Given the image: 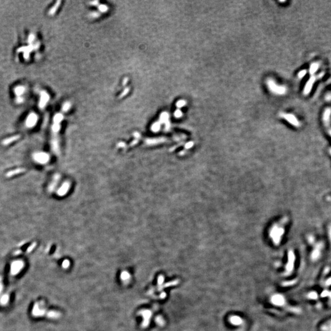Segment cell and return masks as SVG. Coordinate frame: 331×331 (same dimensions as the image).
I'll return each mask as SVG.
<instances>
[{
  "instance_id": "6da1fadb",
  "label": "cell",
  "mask_w": 331,
  "mask_h": 331,
  "mask_svg": "<svg viewBox=\"0 0 331 331\" xmlns=\"http://www.w3.org/2000/svg\"><path fill=\"white\" fill-rule=\"evenodd\" d=\"M325 75V72L322 71L313 76H310L309 80L307 81L303 90V94L305 96H308L312 91L313 87L315 83L319 80L322 79Z\"/></svg>"
},
{
  "instance_id": "7a4b0ae2",
  "label": "cell",
  "mask_w": 331,
  "mask_h": 331,
  "mask_svg": "<svg viewBox=\"0 0 331 331\" xmlns=\"http://www.w3.org/2000/svg\"><path fill=\"white\" fill-rule=\"evenodd\" d=\"M267 84L269 90L275 94L283 95L287 93V89L285 87L277 85L276 83L272 79L267 80Z\"/></svg>"
},
{
  "instance_id": "3957f363",
  "label": "cell",
  "mask_w": 331,
  "mask_h": 331,
  "mask_svg": "<svg viewBox=\"0 0 331 331\" xmlns=\"http://www.w3.org/2000/svg\"><path fill=\"white\" fill-rule=\"evenodd\" d=\"M322 122L326 129L331 127V108H326L323 110L321 115Z\"/></svg>"
},
{
  "instance_id": "277c9868",
  "label": "cell",
  "mask_w": 331,
  "mask_h": 331,
  "mask_svg": "<svg viewBox=\"0 0 331 331\" xmlns=\"http://www.w3.org/2000/svg\"><path fill=\"white\" fill-rule=\"evenodd\" d=\"M323 246L324 245L322 242L317 243L316 244H315L314 249L311 254V258L312 261H317L318 259L321 258Z\"/></svg>"
},
{
  "instance_id": "5b68a950",
  "label": "cell",
  "mask_w": 331,
  "mask_h": 331,
  "mask_svg": "<svg viewBox=\"0 0 331 331\" xmlns=\"http://www.w3.org/2000/svg\"><path fill=\"white\" fill-rule=\"evenodd\" d=\"M38 120V117L37 114L35 112H31L27 116L25 121V125L28 128H33L36 125Z\"/></svg>"
},
{
  "instance_id": "8992f818",
  "label": "cell",
  "mask_w": 331,
  "mask_h": 331,
  "mask_svg": "<svg viewBox=\"0 0 331 331\" xmlns=\"http://www.w3.org/2000/svg\"><path fill=\"white\" fill-rule=\"evenodd\" d=\"M282 117L285 119L287 122H289L291 125L296 126V127H300L301 126V123L297 118V117L291 113H283L282 114Z\"/></svg>"
},
{
  "instance_id": "52a82bcc",
  "label": "cell",
  "mask_w": 331,
  "mask_h": 331,
  "mask_svg": "<svg viewBox=\"0 0 331 331\" xmlns=\"http://www.w3.org/2000/svg\"><path fill=\"white\" fill-rule=\"evenodd\" d=\"M50 99V96L45 91H42L40 93V100L39 102V107L41 109H43L48 103Z\"/></svg>"
},
{
  "instance_id": "ba28073f",
  "label": "cell",
  "mask_w": 331,
  "mask_h": 331,
  "mask_svg": "<svg viewBox=\"0 0 331 331\" xmlns=\"http://www.w3.org/2000/svg\"><path fill=\"white\" fill-rule=\"evenodd\" d=\"M288 255V263L287 265V274H290L292 271L294 267V262L295 261V256L292 251H290L289 252Z\"/></svg>"
},
{
  "instance_id": "9c48e42d",
  "label": "cell",
  "mask_w": 331,
  "mask_h": 331,
  "mask_svg": "<svg viewBox=\"0 0 331 331\" xmlns=\"http://www.w3.org/2000/svg\"><path fill=\"white\" fill-rule=\"evenodd\" d=\"M272 302L276 306H283L285 303V299L282 295L276 294L272 296L271 299Z\"/></svg>"
},
{
  "instance_id": "30bf717a",
  "label": "cell",
  "mask_w": 331,
  "mask_h": 331,
  "mask_svg": "<svg viewBox=\"0 0 331 331\" xmlns=\"http://www.w3.org/2000/svg\"><path fill=\"white\" fill-rule=\"evenodd\" d=\"M321 65V63L320 62H315L311 63L310 65L309 69V74L311 76H313L316 74L318 71L319 70L320 66Z\"/></svg>"
},
{
  "instance_id": "8fae6325",
  "label": "cell",
  "mask_w": 331,
  "mask_h": 331,
  "mask_svg": "<svg viewBox=\"0 0 331 331\" xmlns=\"http://www.w3.org/2000/svg\"><path fill=\"white\" fill-rule=\"evenodd\" d=\"M140 313L143 316L144 320V321H143V326L144 327H147L149 325V321H150V316H151V311H149V310H141L140 311Z\"/></svg>"
},
{
  "instance_id": "7c38bea8",
  "label": "cell",
  "mask_w": 331,
  "mask_h": 331,
  "mask_svg": "<svg viewBox=\"0 0 331 331\" xmlns=\"http://www.w3.org/2000/svg\"><path fill=\"white\" fill-rule=\"evenodd\" d=\"M34 159L38 163H44L48 161V156L47 154L44 153H38L34 156Z\"/></svg>"
},
{
  "instance_id": "4fadbf2b",
  "label": "cell",
  "mask_w": 331,
  "mask_h": 331,
  "mask_svg": "<svg viewBox=\"0 0 331 331\" xmlns=\"http://www.w3.org/2000/svg\"><path fill=\"white\" fill-rule=\"evenodd\" d=\"M26 90V88L23 85H18L14 88V94L17 97H21V96L25 93Z\"/></svg>"
},
{
  "instance_id": "5bb4252c",
  "label": "cell",
  "mask_w": 331,
  "mask_h": 331,
  "mask_svg": "<svg viewBox=\"0 0 331 331\" xmlns=\"http://www.w3.org/2000/svg\"><path fill=\"white\" fill-rule=\"evenodd\" d=\"M19 138H21V136L20 135H16V136H13L12 137H10L9 138H7L6 139H4L2 144L4 145H8L9 144H11L12 142L18 140Z\"/></svg>"
},
{
  "instance_id": "9a60e30c",
  "label": "cell",
  "mask_w": 331,
  "mask_h": 331,
  "mask_svg": "<svg viewBox=\"0 0 331 331\" xmlns=\"http://www.w3.org/2000/svg\"><path fill=\"white\" fill-rule=\"evenodd\" d=\"M26 170L24 168H19V169L9 171V172H7L6 174V176L7 177H11L13 176L14 175H17V174H21V173H22V172H24Z\"/></svg>"
},
{
  "instance_id": "2e32d148",
  "label": "cell",
  "mask_w": 331,
  "mask_h": 331,
  "mask_svg": "<svg viewBox=\"0 0 331 331\" xmlns=\"http://www.w3.org/2000/svg\"><path fill=\"white\" fill-rule=\"evenodd\" d=\"M230 322L234 325H240L242 323L243 321L241 318L237 316H233L230 318Z\"/></svg>"
},
{
  "instance_id": "e0dca14e",
  "label": "cell",
  "mask_w": 331,
  "mask_h": 331,
  "mask_svg": "<svg viewBox=\"0 0 331 331\" xmlns=\"http://www.w3.org/2000/svg\"><path fill=\"white\" fill-rule=\"evenodd\" d=\"M61 2H62L61 1H57V2H56V3H55V4L52 7V8H51V9H50V11H48V14H49L50 16H53V15L56 13V12L57 11L58 8V7H60V6Z\"/></svg>"
},
{
  "instance_id": "ac0fdd59",
  "label": "cell",
  "mask_w": 331,
  "mask_h": 331,
  "mask_svg": "<svg viewBox=\"0 0 331 331\" xmlns=\"http://www.w3.org/2000/svg\"><path fill=\"white\" fill-rule=\"evenodd\" d=\"M169 114L168 112H164L163 113H161V114L160 115V122L161 123H166L167 122H169Z\"/></svg>"
},
{
  "instance_id": "d6986e66",
  "label": "cell",
  "mask_w": 331,
  "mask_h": 331,
  "mask_svg": "<svg viewBox=\"0 0 331 331\" xmlns=\"http://www.w3.org/2000/svg\"><path fill=\"white\" fill-rule=\"evenodd\" d=\"M63 114H62V113H57L53 117V122H54V123L60 124V123L63 120Z\"/></svg>"
},
{
  "instance_id": "ffe728a7",
  "label": "cell",
  "mask_w": 331,
  "mask_h": 331,
  "mask_svg": "<svg viewBox=\"0 0 331 331\" xmlns=\"http://www.w3.org/2000/svg\"><path fill=\"white\" fill-rule=\"evenodd\" d=\"M121 278L123 281L124 282H128V280H130V275L129 274L128 272L125 271L123 272L122 273V275H121Z\"/></svg>"
},
{
  "instance_id": "44dd1931",
  "label": "cell",
  "mask_w": 331,
  "mask_h": 331,
  "mask_svg": "<svg viewBox=\"0 0 331 331\" xmlns=\"http://www.w3.org/2000/svg\"><path fill=\"white\" fill-rule=\"evenodd\" d=\"M71 104L70 102L67 101V102L63 104V106H62V110H63V112H67L68 110L71 109Z\"/></svg>"
},
{
  "instance_id": "7402d4cb",
  "label": "cell",
  "mask_w": 331,
  "mask_h": 331,
  "mask_svg": "<svg viewBox=\"0 0 331 331\" xmlns=\"http://www.w3.org/2000/svg\"><path fill=\"white\" fill-rule=\"evenodd\" d=\"M98 9H99V11H101V12H103V13L104 12H106L108 11V9H109L108 7L106 5H105V4H99L98 6Z\"/></svg>"
},
{
  "instance_id": "603a6c76",
  "label": "cell",
  "mask_w": 331,
  "mask_h": 331,
  "mask_svg": "<svg viewBox=\"0 0 331 331\" xmlns=\"http://www.w3.org/2000/svg\"><path fill=\"white\" fill-rule=\"evenodd\" d=\"M307 74V71L306 69H303V70H301L300 72H299V73L297 74V77L299 79H302L306 76Z\"/></svg>"
},
{
  "instance_id": "cb8c5ba5",
  "label": "cell",
  "mask_w": 331,
  "mask_h": 331,
  "mask_svg": "<svg viewBox=\"0 0 331 331\" xmlns=\"http://www.w3.org/2000/svg\"><path fill=\"white\" fill-rule=\"evenodd\" d=\"M160 129V123L159 122H155L152 126V130L154 132L158 131Z\"/></svg>"
},
{
  "instance_id": "d4e9b609",
  "label": "cell",
  "mask_w": 331,
  "mask_h": 331,
  "mask_svg": "<svg viewBox=\"0 0 331 331\" xmlns=\"http://www.w3.org/2000/svg\"><path fill=\"white\" fill-rule=\"evenodd\" d=\"M34 40H35V36L34 35V34H30L28 38V43L30 45H33V43L34 41Z\"/></svg>"
},
{
  "instance_id": "484cf974",
  "label": "cell",
  "mask_w": 331,
  "mask_h": 331,
  "mask_svg": "<svg viewBox=\"0 0 331 331\" xmlns=\"http://www.w3.org/2000/svg\"><path fill=\"white\" fill-rule=\"evenodd\" d=\"M156 322L160 326H163L164 324V321L161 316H158L156 318Z\"/></svg>"
},
{
  "instance_id": "4316f807",
  "label": "cell",
  "mask_w": 331,
  "mask_h": 331,
  "mask_svg": "<svg viewBox=\"0 0 331 331\" xmlns=\"http://www.w3.org/2000/svg\"><path fill=\"white\" fill-rule=\"evenodd\" d=\"M186 104V102L184 100H179L177 101L176 103V106L178 108H182V107L185 106Z\"/></svg>"
},
{
  "instance_id": "83f0119b",
  "label": "cell",
  "mask_w": 331,
  "mask_h": 331,
  "mask_svg": "<svg viewBox=\"0 0 331 331\" xmlns=\"http://www.w3.org/2000/svg\"><path fill=\"white\" fill-rule=\"evenodd\" d=\"M52 131L54 132H58L60 130V125L58 123H54L52 126Z\"/></svg>"
},
{
  "instance_id": "f1b7e54d",
  "label": "cell",
  "mask_w": 331,
  "mask_h": 331,
  "mask_svg": "<svg viewBox=\"0 0 331 331\" xmlns=\"http://www.w3.org/2000/svg\"><path fill=\"white\" fill-rule=\"evenodd\" d=\"M67 189V186H66V185L63 186V187L60 190V191L58 192V194L60 195H63L66 192Z\"/></svg>"
},
{
  "instance_id": "f546056e",
  "label": "cell",
  "mask_w": 331,
  "mask_h": 331,
  "mask_svg": "<svg viewBox=\"0 0 331 331\" xmlns=\"http://www.w3.org/2000/svg\"><path fill=\"white\" fill-rule=\"evenodd\" d=\"M129 91H130V88H125V89L124 90V91H123L122 92V94H120V98H122L124 97L125 96H126V94H128V93H129Z\"/></svg>"
},
{
  "instance_id": "4dcf8cb0",
  "label": "cell",
  "mask_w": 331,
  "mask_h": 331,
  "mask_svg": "<svg viewBox=\"0 0 331 331\" xmlns=\"http://www.w3.org/2000/svg\"><path fill=\"white\" fill-rule=\"evenodd\" d=\"M183 115V113H182V112L179 109L176 110L175 112H174V116L176 117V118H180Z\"/></svg>"
},
{
  "instance_id": "1f68e13d",
  "label": "cell",
  "mask_w": 331,
  "mask_h": 331,
  "mask_svg": "<svg viewBox=\"0 0 331 331\" xmlns=\"http://www.w3.org/2000/svg\"><path fill=\"white\" fill-rule=\"evenodd\" d=\"M90 16L93 18H98L100 17V14L96 12H93L90 14Z\"/></svg>"
},
{
  "instance_id": "d6a6232c",
  "label": "cell",
  "mask_w": 331,
  "mask_h": 331,
  "mask_svg": "<svg viewBox=\"0 0 331 331\" xmlns=\"http://www.w3.org/2000/svg\"><path fill=\"white\" fill-rule=\"evenodd\" d=\"M308 241L310 243H315V237L313 236H309L308 238Z\"/></svg>"
},
{
  "instance_id": "836d02e7",
  "label": "cell",
  "mask_w": 331,
  "mask_h": 331,
  "mask_svg": "<svg viewBox=\"0 0 331 331\" xmlns=\"http://www.w3.org/2000/svg\"><path fill=\"white\" fill-rule=\"evenodd\" d=\"M328 237L329 239V241L331 242V224L329 226L328 229Z\"/></svg>"
},
{
  "instance_id": "e575fe53",
  "label": "cell",
  "mask_w": 331,
  "mask_h": 331,
  "mask_svg": "<svg viewBox=\"0 0 331 331\" xmlns=\"http://www.w3.org/2000/svg\"><path fill=\"white\" fill-rule=\"evenodd\" d=\"M128 80H129V79H128V78H127V77H126L125 79H124V80H123V85H125L127 84V82H128Z\"/></svg>"
},
{
  "instance_id": "d590c367",
  "label": "cell",
  "mask_w": 331,
  "mask_h": 331,
  "mask_svg": "<svg viewBox=\"0 0 331 331\" xmlns=\"http://www.w3.org/2000/svg\"><path fill=\"white\" fill-rule=\"evenodd\" d=\"M90 4L92 5V6H96L99 4V2L98 1H93V2H91Z\"/></svg>"
},
{
  "instance_id": "8d00e7d4",
  "label": "cell",
  "mask_w": 331,
  "mask_h": 331,
  "mask_svg": "<svg viewBox=\"0 0 331 331\" xmlns=\"http://www.w3.org/2000/svg\"><path fill=\"white\" fill-rule=\"evenodd\" d=\"M327 131H328V132L329 135L330 136V137H331V128H328V129H327Z\"/></svg>"
},
{
  "instance_id": "74e56055",
  "label": "cell",
  "mask_w": 331,
  "mask_h": 331,
  "mask_svg": "<svg viewBox=\"0 0 331 331\" xmlns=\"http://www.w3.org/2000/svg\"><path fill=\"white\" fill-rule=\"evenodd\" d=\"M279 2H286V1H279Z\"/></svg>"
},
{
  "instance_id": "f35d334b",
  "label": "cell",
  "mask_w": 331,
  "mask_h": 331,
  "mask_svg": "<svg viewBox=\"0 0 331 331\" xmlns=\"http://www.w3.org/2000/svg\"><path fill=\"white\" fill-rule=\"evenodd\" d=\"M330 154H331V149L330 150Z\"/></svg>"
},
{
  "instance_id": "ab89813d",
  "label": "cell",
  "mask_w": 331,
  "mask_h": 331,
  "mask_svg": "<svg viewBox=\"0 0 331 331\" xmlns=\"http://www.w3.org/2000/svg\"><path fill=\"white\" fill-rule=\"evenodd\" d=\"M330 92H331V91H330Z\"/></svg>"
}]
</instances>
